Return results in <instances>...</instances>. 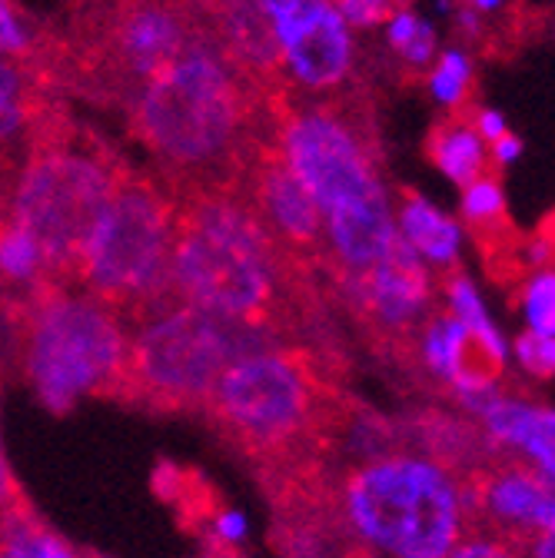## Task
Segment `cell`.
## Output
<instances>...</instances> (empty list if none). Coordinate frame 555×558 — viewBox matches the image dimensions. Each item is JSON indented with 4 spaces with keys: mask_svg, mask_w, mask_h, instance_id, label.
<instances>
[{
    "mask_svg": "<svg viewBox=\"0 0 555 558\" xmlns=\"http://www.w3.org/2000/svg\"><path fill=\"white\" fill-rule=\"evenodd\" d=\"M276 100L206 31L136 90L123 113L173 193H237L253 154L276 136Z\"/></svg>",
    "mask_w": 555,
    "mask_h": 558,
    "instance_id": "1",
    "label": "cell"
},
{
    "mask_svg": "<svg viewBox=\"0 0 555 558\" xmlns=\"http://www.w3.org/2000/svg\"><path fill=\"white\" fill-rule=\"evenodd\" d=\"M273 110L280 150L323 217L326 269L339 287L353 283L399 246L370 107L346 90L313 97L293 87Z\"/></svg>",
    "mask_w": 555,
    "mask_h": 558,
    "instance_id": "2",
    "label": "cell"
},
{
    "mask_svg": "<svg viewBox=\"0 0 555 558\" xmlns=\"http://www.w3.org/2000/svg\"><path fill=\"white\" fill-rule=\"evenodd\" d=\"M306 279V272L276 250L240 193H177L170 259V287L177 303L287 339L290 329L297 332Z\"/></svg>",
    "mask_w": 555,
    "mask_h": 558,
    "instance_id": "3",
    "label": "cell"
},
{
    "mask_svg": "<svg viewBox=\"0 0 555 558\" xmlns=\"http://www.w3.org/2000/svg\"><path fill=\"white\" fill-rule=\"evenodd\" d=\"M123 167L126 160L104 136L81 126L60 94L34 117L8 220L37 243L50 283L77 287L84 246Z\"/></svg>",
    "mask_w": 555,
    "mask_h": 558,
    "instance_id": "4",
    "label": "cell"
},
{
    "mask_svg": "<svg viewBox=\"0 0 555 558\" xmlns=\"http://www.w3.org/2000/svg\"><path fill=\"white\" fill-rule=\"evenodd\" d=\"M339 512L376 558H446L475 525L469 475L409 449L370 456L346 472Z\"/></svg>",
    "mask_w": 555,
    "mask_h": 558,
    "instance_id": "5",
    "label": "cell"
},
{
    "mask_svg": "<svg viewBox=\"0 0 555 558\" xmlns=\"http://www.w3.org/2000/svg\"><path fill=\"white\" fill-rule=\"evenodd\" d=\"M14 326L27 383L50 412H67L84 396L117 399L130 332L110 306L81 287L47 283L17 300Z\"/></svg>",
    "mask_w": 555,
    "mask_h": 558,
    "instance_id": "6",
    "label": "cell"
},
{
    "mask_svg": "<svg viewBox=\"0 0 555 558\" xmlns=\"http://www.w3.org/2000/svg\"><path fill=\"white\" fill-rule=\"evenodd\" d=\"M177 193L157 177L133 170L117 186L84 246L77 287L120 319H147L177 303L170 287Z\"/></svg>",
    "mask_w": 555,
    "mask_h": 558,
    "instance_id": "7",
    "label": "cell"
},
{
    "mask_svg": "<svg viewBox=\"0 0 555 558\" xmlns=\"http://www.w3.org/2000/svg\"><path fill=\"white\" fill-rule=\"evenodd\" d=\"M269 342L290 339L186 303H170L133 329L117 399L160 412H203L224 369Z\"/></svg>",
    "mask_w": 555,
    "mask_h": 558,
    "instance_id": "8",
    "label": "cell"
},
{
    "mask_svg": "<svg viewBox=\"0 0 555 558\" xmlns=\"http://www.w3.org/2000/svg\"><path fill=\"white\" fill-rule=\"evenodd\" d=\"M206 415L243 452L297 465L323 426V376L297 342H269L233 360L217 379Z\"/></svg>",
    "mask_w": 555,
    "mask_h": 558,
    "instance_id": "9",
    "label": "cell"
},
{
    "mask_svg": "<svg viewBox=\"0 0 555 558\" xmlns=\"http://www.w3.org/2000/svg\"><path fill=\"white\" fill-rule=\"evenodd\" d=\"M237 193L246 199V206L256 214L260 227L269 233V240L300 272L326 269V246H323V217L310 193L293 177L280 136L266 140L253 154Z\"/></svg>",
    "mask_w": 555,
    "mask_h": 558,
    "instance_id": "10",
    "label": "cell"
},
{
    "mask_svg": "<svg viewBox=\"0 0 555 558\" xmlns=\"http://www.w3.org/2000/svg\"><path fill=\"white\" fill-rule=\"evenodd\" d=\"M472 522L509 542L555 535V488L516 462H496L469 475Z\"/></svg>",
    "mask_w": 555,
    "mask_h": 558,
    "instance_id": "11",
    "label": "cell"
},
{
    "mask_svg": "<svg viewBox=\"0 0 555 558\" xmlns=\"http://www.w3.org/2000/svg\"><path fill=\"white\" fill-rule=\"evenodd\" d=\"M350 306L386 336L415 332L436 303V272H430L402 243L366 276L339 287Z\"/></svg>",
    "mask_w": 555,
    "mask_h": 558,
    "instance_id": "12",
    "label": "cell"
},
{
    "mask_svg": "<svg viewBox=\"0 0 555 558\" xmlns=\"http://www.w3.org/2000/svg\"><path fill=\"white\" fill-rule=\"evenodd\" d=\"M469 423L482 446L506 456L555 488V405L509 392L506 386L485 402Z\"/></svg>",
    "mask_w": 555,
    "mask_h": 558,
    "instance_id": "13",
    "label": "cell"
},
{
    "mask_svg": "<svg viewBox=\"0 0 555 558\" xmlns=\"http://www.w3.org/2000/svg\"><path fill=\"white\" fill-rule=\"evenodd\" d=\"M280 47H283L287 74L293 87H300L303 94H313V97L336 94L353 74L357 44L350 37V27L342 24L336 4L316 14L310 24H303Z\"/></svg>",
    "mask_w": 555,
    "mask_h": 558,
    "instance_id": "14",
    "label": "cell"
},
{
    "mask_svg": "<svg viewBox=\"0 0 555 558\" xmlns=\"http://www.w3.org/2000/svg\"><path fill=\"white\" fill-rule=\"evenodd\" d=\"M396 236L430 272H456L466 250V227L430 196L402 190L396 203Z\"/></svg>",
    "mask_w": 555,
    "mask_h": 558,
    "instance_id": "15",
    "label": "cell"
},
{
    "mask_svg": "<svg viewBox=\"0 0 555 558\" xmlns=\"http://www.w3.org/2000/svg\"><path fill=\"white\" fill-rule=\"evenodd\" d=\"M439 293H443V313H449L453 319H459L469 329L482 360L503 376L509 369V342L512 339L493 319V310H490V303H485L482 290L472 283L466 272L456 269V272L443 276Z\"/></svg>",
    "mask_w": 555,
    "mask_h": 558,
    "instance_id": "16",
    "label": "cell"
},
{
    "mask_svg": "<svg viewBox=\"0 0 555 558\" xmlns=\"http://www.w3.org/2000/svg\"><path fill=\"white\" fill-rule=\"evenodd\" d=\"M426 157L456 186H466L482 173H490V144L472 130L469 117L462 113H449L433 123L426 136Z\"/></svg>",
    "mask_w": 555,
    "mask_h": 558,
    "instance_id": "17",
    "label": "cell"
},
{
    "mask_svg": "<svg viewBox=\"0 0 555 558\" xmlns=\"http://www.w3.org/2000/svg\"><path fill=\"white\" fill-rule=\"evenodd\" d=\"M0 558H84L31 509L0 515Z\"/></svg>",
    "mask_w": 555,
    "mask_h": 558,
    "instance_id": "18",
    "label": "cell"
},
{
    "mask_svg": "<svg viewBox=\"0 0 555 558\" xmlns=\"http://www.w3.org/2000/svg\"><path fill=\"white\" fill-rule=\"evenodd\" d=\"M0 279L21 296L50 283L37 243L14 220H8V214L0 217Z\"/></svg>",
    "mask_w": 555,
    "mask_h": 558,
    "instance_id": "19",
    "label": "cell"
},
{
    "mask_svg": "<svg viewBox=\"0 0 555 558\" xmlns=\"http://www.w3.org/2000/svg\"><path fill=\"white\" fill-rule=\"evenodd\" d=\"M459 223L466 233L490 236L506 227V190L496 173H482L479 180L462 186L459 196Z\"/></svg>",
    "mask_w": 555,
    "mask_h": 558,
    "instance_id": "20",
    "label": "cell"
},
{
    "mask_svg": "<svg viewBox=\"0 0 555 558\" xmlns=\"http://www.w3.org/2000/svg\"><path fill=\"white\" fill-rule=\"evenodd\" d=\"M472 84H475L472 57L462 47H446L436 53V60L430 66V77H426V87L439 107H446L449 113H462L469 104Z\"/></svg>",
    "mask_w": 555,
    "mask_h": 558,
    "instance_id": "21",
    "label": "cell"
},
{
    "mask_svg": "<svg viewBox=\"0 0 555 558\" xmlns=\"http://www.w3.org/2000/svg\"><path fill=\"white\" fill-rule=\"evenodd\" d=\"M516 310L522 319V332L555 339V266L529 269L516 293Z\"/></svg>",
    "mask_w": 555,
    "mask_h": 558,
    "instance_id": "22",
    "label": "cell"
},
{
    "mask_svg": "<svg viewBox=\"0 0 555 558\" xmlns=\"http://www.w3.org/2000/svg\"><path fill=\"white\" fill-rule=\"evenodd\" d=\"M509 366H516L529 379H552L555 376V339H539L519 332L509 342Z\"/></svg>",
    "mask_w": 555,
    "mask_h": 558,
    "instance_id": "23",
    "label": "cell"
},
{
    "mask_svg": "<svg viewBox=\"0 0 555 558\" xmlns=\"http://www.w3.org/2000/svg\"><path fill=\"white\" fill-rule=\"evenodd\" d=\"M346 27L353 31H373L383 27L396 11L409 8V0H333Z\"/></svg>",
    "mask_w": 555,
    "mask_h": 558,
    "instance_id": "24",
    "label": "cell"
},
{
    "mask_svg": "<svg viewBox=\"0 0 555 558\" xmlns=\"http://www.w3.org/2000/svg\"><path fill=\"white\" fill-rule=\"evenodd\" d=\"M446 558H522V545L509 542L496 532L472 529Z\"/></svg>",
    "mask_w": 555,
    "mask_h": 558,
    "instance_id": "25",
    "label": "cell"
},
{
    "mask_svg": "<svg viewBox=\"0 0 555 558\" xmlns=\"http://www.w3.org/2000/svg\"><path fill=\"white\" fill-rule=\"evenodd\" d=\"M439 47V40H436V27L430 24V21H423L420 24V34L412 37V44L399 53V60L409 66V70H430L433 66V60H436V50Z\"/></svg>",
    "mask_w": 555,
    "mask_h": 558,
    "instance_id": "26",
    "label": "cell"
},
{
    "mask_svg": "<svg viewBox=\"0 0 555 558\" xmlns=\"http://www.w3.org/2000/svg\"><path fill=\"white\" fill-rule=\"evenodd\" d=\"M420 24H423V17H415L412 8L396 11V14L386 21V44H389V50H393L396 57L412 44L415 34H420Z\"/></svg>",
    "mask_w": 555,
    "mask_h": 558,
    "instance_id": "27",
    "label": "cell"
},
{
    "mask_svg": "<svg viewBox=\"0 0 555 558\" xmlns=\"http://www.w3.org/2000/svg\"><path fill=\"white\" fill-rule=\"evenodd\" d=\"M21 509H27V502H24V493L11 472V462L4 456V442H0V515H11Z\"/></svg>",
    "mask_w": 555,
    "mask_h": 558,
    "instance_id": "28",
    "label": "cell"
},
{
    "mask_svg": "<svg viewBox=\"0 0 555 558\" xmlns=\"http://www.w3.org/2000/svg\"><path fill=\"white\" fill-rule=\"evenodd\" d=\"M469 123H472V130L485 140V144H496V140H499L503 133H509L506 117H503L499 110H493V107H479V110H472V113H469Z\"/></svg>",
    "mask_w": 555,
    "mask_h": 558,
    "instance_id": "29",
    "label": "cell"
},
{
    "mask_svg": "<svg viewBox=\"0 0 555 558\" xmlns=\"http://www.w3.org/2000/svg\"><path fill=\"white\" fill-rule=\"evenodd\" d=\"M522 157V140L516 133H503L496 144H490V163H496L499 170L512 167Z\"/></svg>",
    "mask_w": 555,
    "mask_h": 558,
    "instance_id": "30",
    "label": "cell"
},
{
    "mask_svg": "<svg viewBox=\"0 0 555 558\" xmlns=\"http://www.w3.org/2000/svg\"><path fill=\"white\" fill-rule=\"evenodd\" d=\"M522 558H555V535H535L522 542Z\"/></svg>",
    "mask_w": 555,
    "mask_h": 558,
    "instance_id": "31",
    "label": "cell"
},
{
    "mask_svg": "<svg viewBox=\"0 0 555 558\" xmlns=\"http://www.w3.org/2000/svg\"><path fill=\"white\" fill-rule=\"evenodd\" d=\"M456 17H459V27H462V34H466V37H479L482 17H479L472 8H459V11H456Z\"/></svg>",
    "mask_w": 555,
    "mask_h": 558,
    "instance_id": "32",
    "label": "cell"
},
{
    "mask_svg": "<svg viewBox=\"0 0 555 558\" xmlns=\"http://www.w3.org/2000/svg\"><path fill=\"white\" fill-rule=\"evenodd\" d=\"M14 173L11 170H4V167H0V217H4L8 214V203H11V190H14Z\"/></svg>",
    "mask_w": 555,
    "mask_h": 558,
    "instance_id": "33",
    "label": "cell"
},
{
    "mask_svg": "<svg viewBox=\"0 0 555 558\" xmlns=\"http://www.w3.org/2000/svg\"><path fill=\"white\" fill-rule=\"evenodd\" d=\"M466 8H472L479 17H485V14H499L503 11V0H466Z\"/></svg>",
    "mask_w": 555,
    "mask_h": 558,
    "instance_id": "34",
    "label": "cell"
}]
</instances>
